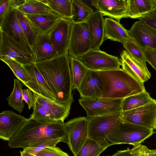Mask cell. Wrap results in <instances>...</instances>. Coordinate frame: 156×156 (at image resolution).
I'll return each instance as SVG.
<instances>
[{"label":"cell","instance_id":"obj_1","mask_svg":"<svg viewBox=\"0 0 156 156\" xmlns=\"http://www.w3.org/2000/svg\"><path fill=\"white\" fill-rule=\"evenodd\" d=\"M34 63L47 83L56 97V101L71 105L72 83L68 53L50 59L37 61Z\"/></svg>","mask_w":156,"mask_h":156},{"label":"cell","instance_id":"obj_2","mask_svg":"<svg viewBox=\"0 0 156 156\" xmlns=\"http://www.w3.org/2000/svg\"><path fill=\"white\" fill-rule=\"evenodd\" d=\"M57 140L68 144L67 129L64 121H42L29 118L8 141V144L11 148L24 149Z\"/></svg>","mask_w":156,"mask_h":156},{"label":"cell","instance_id":"obj_3","mask_svg":"<svg viewBox=\"0 0 156 156\" xmlns=\"http://www.w3.org/2000/svg\"><path fill=\"white\" fill-rule=\"evenodd\" d=\"M98 71L103 84L100 98L124 99L146 90L144 83L136 80L122 68Z\"/></svg>","mask_w":156,"mask_h":156},{"label":"cell","instance_id":"obj_4","mask_svg":"<svg viewBox=\"0 0 156 156\" xmlns=\"http://www.w3.org/2000/svg\"><path fill=\"white\" fill-rule=\"evenodd\" d=\"M120 112L102 115L86 117L87 138L95 141L103 148L113 145L108 136L117 130L121 121Z\"/></svg>","mask_w":156,"mask_h":156},{"label":"cell","instance_id":"obj_5","mask_svg":"<svg viewBox=\"0 0 156 156\" xmlns=\"http://www.w3.org/2000/svg\"><path fill=\"white\" fill-rule=\"evenodd\" d=\"M35 101L30 119L46 122L64 121L70 113L71 105H67L33 93Z\"/></svg>","mask_w":156,"mask_h":156},{"label":"cell","instance_id":"obj_6","mask_svg":"<svg viewBox=\"0 0 156 156\" xmlns=\"http://www.w3.org/2000/svg\"><path fill=\"white\" fill-rule=\"evenodd\" d=\"M154 133L153 129L121 121L117 130L108 135V138L113 145L128 144L134 146L140 144Z\"/></svg>","mask_w":156,"mask_h":156},{"label":"cell","instance_id":"obj_7","mask_svg":"<svg viewBox=\"0 0 156 156\" xmlns=\"http://www.w3.org/2000/svg\"><path fill=\"white\" fill-rule=\"evenodd\" d=\"M88 69L95 71L119 69L121 61L117 56L99 49L90 50L77 58Z\"/></svg>","mask_w":156,"mask_h":156},{"label":"cell","instance_id":"obj_8","mask_svg":"<svg viewBox=\"0 0 156 156\" xmlns=\"http://www.w3.org/2000/svg\"><path fill=\"white\" fill-rule=\"evenodd\" d=\"M90 33L87 22L71 25L68 54L77 58L90 50Z\"/></svg>","mask_w":156,"mask_h":156},{"label":"cell","instance_id":"obj_9","mask_svg":"<svg viewBox=\"0 0 156 156\" xmlns=\"http://www.w3.org/2000/svg\"><path fill=\"white\" fill-rule=\"evenodd\" d=\"M121 121L149 129H155L156 102L154 100L140 107L120 112Z\"/></svg>","mask_w":156,"mask_h":156},{"label":"cell","instance_id":"obj_10","mask_svg":"<svg viewBox=\"0 0 156 156\" xmlns=\"http://www.w3.org/2000/svg\"><path fill=\"white\" fill-rule=\"evenodd\" d=\"M123 99L82 98L80 104L85 110L87 116H99L120 112Z\"/></svg>","mask_w":156,"mask_h":156},{"label":"cell","instance_id":"obj_11","mask_svg":"<svg viewBox=\"0 0 156 156\" xmlns=\"http://www.w3.org/2000/svg\"><path fill=\"white\" fill-rule=\"evenodd\" d=\"M68 139V146L75 156L81 148L87 138V118L78 117L65 123Z\"/></svg>","mask_w":156,"mask_h":156},{"label":"cell","instance_id":"obj_12","mask_svg":"<svg viewBox=\"0 0 156 156\" xmlns=\"http://www.w3.org/2000/svg\"><path fill=\"white\" fill-rule=\"evenodd\" d=\"M0 59H13L23 65L35 62L34 58L4 32L0 31Z\"/></svg>","mask_w":156,"mask_h":156},{"label":"cell","instance_id":"obj_13","mask_svg":"<svg viewBox=\"0 0 156 156\" xmlns=\"http://www.w3.org/2000/svg\"><path fill=\"white\" fill-rule=\"evenodd\" d=\"M16 9L11 11L0 25V30L19 44L27 53L34 58L33 50L29 44L17 19Z\"/></svg>","mask_w":156,"mask_h":156},{"label":"cell","instance_id":"obj_14","mask_svg":"<svg viewBox=\"0 0 156 156\" xmlns=\"http://www.w3.org/2000/svg\"><path fill=\"white\" fill-rule=\"evenodd\" d=\"M72 21L61 17L48 34L58 55L68 53Z\"/></svg>","mask_w":156,"mask_h":156},{"label":"cell","instance_id":"obj_15","mask_svg":"<svg viewBox=\"0 0 156 156\" xmlns=\"http://www.w3.org/2000/svg\"><path fill=\"white\" fill-rule=\"evenodd\" d=\"M23 66L32 79V81L24 83L23 85L33 93L56 101L55 95L47 83L34 63Z\"/></svg>","mask_w":156,"mask_h":156},{"label":"cell","instance_id":"obj_16","mask_svg":"<svg viewBox=\"0 0 156 156\" xmlns=\"http://www.w3.org/2000/svg\"><path fill=\"white\" fill-rule=\"evenodd\" d=\"M128 32L133 39L144 49H156V30L139 20L135 22Z\"/></svg>","mask_w":156,"mask_h":156},{"label":"cell","instance_id":"obj_17","mask_svg":"<svg viewBox=\"0 0 156 156\" xmlns=\"http://www.w3.org/2000/svg\"><path fill=\"white\" fill-rule=\"evenodd\" d=\"M27 119L11 111L0 113V138L9 141L21 128Z\"/></svg>","mask_w":156,"mask_h":156},{"label":"cell","instance_id":"obj_18","mask_svg":"<svg viewBox=\"0 0 156 156\" xmlns=\"http://www.w3.org/2000/svg\"><path fill=\"white\" fill-rule=\"evenodd\" d=\"M91 5L103 16H107L119 21L126 18L128 6L127 0H93Z\"/></svg>","mask_w":156,"mask_h":156},{"label":"cell","instance_id":"obj_19","mask_svg":"<svg viewBox=\"0 0 156 156\" xmlns=\"http://www.w3.org/2000/svg\"><path fill=\"white\" fill-rule=\"evenodd\" d=\"M103 86L98 71L88 69L77 90L80 98H100Z\"/></svg>","mask_w":156,"mask_h":156},{"label":"cell","instance_id":"obj_20","mask_svg":"<svg viewBox=\"0 0 156 156\" xmlns=\"http://www.w3.org/2000/svg\"><path fill=\"white\" fill-rule=\"evenodd\" d=\"M86 22L90 33V50L99 49L105 40L103 16L97 10L91 15Z\"/></svg>","mask_w":156,"mask_h":156},{"label":"cell","instance_id":"obj_21","mask_svg":"<svg viewBox=\"0 0 156 156\" xmlns=\"http://www.w3.org/2000/svg\"><path fill=\"white\" fill-rule=\"evenodd\" d=\"M122 69L139 82L144 83L151 78L149 72L146 71L126 50L121 54Z\"/></svg>","mask_w":156,"mask_h":156},{"label":"cell","instance_id":"obj_22","mask_svg":"<svg viewBox=\"0 0 156 156\" xmlns=\"http://www.w3.org/2000/svg\"><path fill=\"white\" fill-rule=\"evenodd\" d=\"M25 15L40 34H48L62 17L55 12L47 14Z\"/></svg>","mask_w":156,"mask_h":156},{"label":"cell","instance_id":"obj_23","mask_svg":"<svg viewBox=\"0 0 156 156\" xmlns=\"http://www.w3.org/2000/svg\"><path fill=\"white\" fill-rule=\"evenodd\" d=\"M104 20V40L110 39L123 44L130 39L128 30L119 21L110 18H105Z\"/></svg>","mask_w":156,"mask_h":156},{"label":"cell","instance_id":"obj_24","mask_svg":"<svg viewBox=\"0 0 156 156\" xmlns=\"http://www.w3.org/2000/svg\"><path fill=\"white\" fill-rule=\"evenodd\" d=\"M32 49L35 62L50 59L58 55L47 34H39Z\"/></svg>","mask_w":156,"mask_h":156},{"label":"cell","instance_id":"obj_25","mask_svg":"<svg viewBox=\"0 0 156 156\" xmlns=\"http://www.w3.org/2000/svg\"><path fill=\"white\" fill-rule=\"evenodd\" d=\"M126 18L139 19L156 8V0H127Z\"/></svg>","mask_w":156,"mask_h":156},{"label":"cell","instance_id":"obj_26","mask_svg":"<svg viewBox=\"0 0 156 156\" xmlns=\"http://www.w3.org/2000/svg\"><path fill=\"white\" fill-rule=\"evenodd\" d=\"M154 100L145 90L123 99L121 111H126L137 108L150 103Z\"/></svg>","mask_w":156,"mask_h":156},{"label":"cell","instance_id":"obj_27","mask_svg":"<svg viewBox=\"0 0 156 156\" xmlns=\"http://www.w3.org/2000/svg\"><path fill=\"white\" fill-rule=\"evenodd\" d=\"M72 22L76 23L86 22L94 10L82 0H71Z\"/></svg>","mask_w":156,"mask_h":156},{"label":"cell","instance_id":"obj_28","mask_svg":"<svg viewBox=\"0 0 156 156\" xmlns=\"http://www.w3.org/2000/svg\"><path fill=\"white\" fill-rule=\"evenodd\" d=\"M18 9L25 15L47 14L54 12L49 6L39 0H25L24 4Z\"/></svg>","mask_w":156,"mask_h":156},{"label":"cell","instance_id":"obj_29","mask_svg":"<svg viewBox=\"0 0 156 156\" xmlns=\"http://www.w3.org/2000/svg\"><path fill=\"white\" fill-rule=\"evenodd\" d=\"M16 14L19 24L32 49L40 34L27 17L18 9Z\"/></svg>","mask_w":156,"mask_h":156},{"label":"cell","instance_id":"obj_30","mask_svg":"<svg viewBox=\"0 0 156 156\" xmlns=\"http://www.w3.org/2000/svg\"><path fill=\"white\" fill-rule=\"evenodd\" d=\"M14 87L13 90L10 95L6 98L9 106L21 113L24 107L23 102L22 87L23 83L17 79L14 80Z\"/></svg>","mask_w":156,"mask_h":156},{"label":"cell","instance_id":"obj_31","mask_svg":"<svg viewBox=\"0 0 156 156\" xmlns=\"http://www.w3.org/2000/svg\"><path fill=\"white\" fill-rule=\"evenodd\" d=\"M123 46L132 58L140 64L146 71L149 72L146 64L144 49L140 47L131 38L123 43Z\"/></svg>","mask_w":156,"mask_h":156},{"label":"cell","instance_id":"obj_32","mask_svg":"<svg viewBox=\"0 0 156 156\" xmlns=\"http://www.w3.org/2000/svg\"><path fill=\"white\" fill-rule=\"evenodd\" d=\"M69 59L72 79V89L77 90L88 69L77 59L69 57Z\"/></svg>","mask_w":156,"mask_h":156},{"label":"cell","instance_id":"obj_33","mask_svg":"<svg viewBox=\"0 0 156 156\" xmlns=\"http://www.w3.org/2000/svg\"><path fill=\"white\" fill-rule=\"evenodd\" d=\"M47 5L62 17L71 19V0H48Z\"/></svg>","mask_w":156,"mask_h":156},{"label":"cell","instance_id":"obj_34","mask_svg":"<svg viewBox=\"0 0 156 156\" xmlns=\"http://www.w3.org/2000/svg\"><path fill=\"white\" fill-rule=\"evenodd\" d=\"M2 61L11 69L17 79L23 83L32 81V79L23 65L13 59H5Z\"/></svg>","mask_w":156,"mask_h":156},{"label":"cell","instance_id":"obj_35","mask_svg":"<svg viewBox=\"0 0 156 156\" xmlns=\"http://www.w3.org/2000/svg\"><path fill=\"white\" fill-rule=\"evenodd\" d=\"M105 150L95 141L87 138L81 148L74 156H99Z\"/></svg>","mask_w":156,"mask_h":156},{"label":"cell","instance_id":"obj_36","mask_svg":"<svg viewBox=\"0 0 156 156\" xmlns=\"http://www.w3.org/2000/svg\"><path fill=\"white\" fill-rule=\"evenodd\" d=\"M25 0H0V25L9 14L23 4Z\"/></svg>","mask_w":156,"mask_h":156},{"label":"cell","instance_id":"obj_37","mask_svg":"<svg viewBox=\"0 0 156 156\" xmlns=\"http://www.w3.org/2000/svg\"><path fill=\"white\" fill-rule=\"evenodd\" d=\"M61 141L59 140H52L42 142L31 147L24 148L20 152V156H35L45 147L56 146Z\"/></svg>","mask_w":156,"mask_h":156},{"label":"cell","instance_id":"obj_38","mask_svg":"<svg viewBox=\"0 0 156 156\" xmlns=\"http://www.w3.org/2000/svg\"><path fill=\"white\" fill-rule=\"evenodd\" d=\"M35 156H69L68 154L56 146L45 147Z\"/></svg>","mask_w":156,"mask_h":156},{"label":"cell","instance_id":"obj_39","mask_svg":"<svg viewBox=\"0 0 156 156\" xmlns=\"http://www.w3.org/2000/svg\"><path fill=\"white\" fill-rule=\"evenodd\" d=\"M138 19L156 30V8L150 12Z\"/></svg>","mask_w":156,"mask_h":156},{"label":"cell","instance_id":"obj_40","mask_svg":"<svg viewBox=\"0 0 156 156\" xmlns=\"http://www.w3.org/2000/svg\"><path fill=\"white\" fill-rule=\"evenodd\" d=\"M149 150L147 146L140 144L133 146L131 153L133 156H148Z\"/></svg>","mask_w":156,"mask_h":156},{"label":"cell","instance_id":"obj_41","mask_svg":"<svg viewBox=\"0 0 156 156\" xmlns=\"http://www.w3.org/2000/svg\"><path fill=\"white\" fill-rule=\"evenodd\" d=\"M146 62L156 70V49L147 48L144 49Z\"/></svg>","mask_w":156,"mask_h":156},{"label":"cell","instance_id":"obj_42","mask_svg":"<svg viewBox=\"0 0 156 156\" xmlns=\"http://www.w3.org/2000/svg\"><path fill=\"white\" fill-rule=\"evenodd\" d=\"M31 91L28 88L24 89L22 90L23 100L27 104L29 109L33 108L35 101V97Z\"/></svg>","mask_w":156,"mask_h":156},{"label":"cell","instance_id":"obj_43","mask_svg":"<svg viewBox=\"0 0 156 156\" xmlns=\"http://www.w3.org/2000/svg\"><path fill=\"white\" fill-rule=\"evenodd\" d=\"M111 156H133L131 153V150L118 151Z\"/></svg>","mask_w":156,"mask_h":156},{"label":"cell","instance_id":"obj_44","mask_svg":"<svg viewBox=\"0 0 156 156\" xmlns=\"http://www.w3.org/2000/svg\"><path fill=\"white\" fill-rule=\"evenodd\" d=\"M148 156H156V150L149 149Z\"/></svg>","mask_w":156,"mask_h":156},{"label":"cell","instance_id":"obj_45","mask_svg":"<svg viewBox=\"0 0 156 156\" xmlns=\"http://www.w3.org/2000/svg\"><path fill=\"white\" fill-rule=\"evenodd\" d=\"M155 129H156V123H155Z\"/></svg>","mask_w":156,"mask_h":156},{"label":"cell","instance_id":"obj_46","mask_svg":"<svg viewBox=\"0 0 156 156\" xmlns=\"http://www.w3.org/2000/svg\"><path fill=\"white\" fill-rule=\"evenodd\" d=\"M155 102H156V100H155Z\"/></svg>","mask_w":156,"mask_h":156},{"label":"cell","instance_id":"obj_47","mask_svg":"<svg viewBox=\"0 0 156 156\" xmlns=\"http://www.w3.org/2000/svg\"><path fill=\"white\" fill-rule=\"evenodd\" d=\"M109 156V155H107V156Z\"/></svg>","mask_w":156,"mask_h":156}]
</instances>
